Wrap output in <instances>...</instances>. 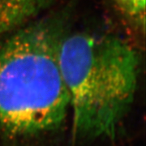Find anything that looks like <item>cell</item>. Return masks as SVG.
Here are the masks:
<instances>
[{
    "label": "cell",
    "instance_id": "1",
    "mask_svg": "<svg viewBox=\"0 0 146 146\" xmlns=\"http://www.w3.org/2000/svg\"><path fill=\"white\" fill-rule=\"evenodd\" d=\"M58 57L74 133L114 139L138 86L140 56L135 47L113 34L74 32L63 34Z\"/></svg>",
    "mask_w": 146,
    "mask_h": 146
},
{
    "label": "cell",
    "instance_id": "2",
    "mask_svg": "<svg viewBox=\"0 0 146 146\" xmlns=\"http://www.w3.org/2000/svg\"><path fill=\"white\" fill-rule=\"evenodd\" d=\"M55 21H33L0 41V131L11 136L49 132L63 123L70 98Z\"/></svg>",
    "mask_w": 146,
    "mask_h": 146
},
{
    "label": "cell",
    "instance_id": "3",
    "mask_svg": "<svg viewBox=\"0 0 146 146\" xmlns=\"http://www.w3.org/2000/svg\"><path fill=\"white\" fill-rule=\"evenodd\" d=\"M54 0H0V41L36 20Z\"/></svg>",
    "mask_w": 146,
    "mask_h": 146
},
{
    "label": "cell",
    "instance_id": "4",
    "mask_svg": "<svg viewBox=\"0 0 146 146\" xmlns=\"http://www.w3.org/2000/svg\"><path fill=\"white\" fill-rule=\"evenodd\" d=\"M121 13L136 26L145 29V0H110Z\"/></svg>",
    "mask_w": 146,
    "mask_h": 146
}]
</instances>
